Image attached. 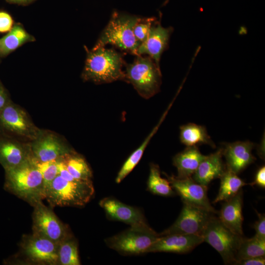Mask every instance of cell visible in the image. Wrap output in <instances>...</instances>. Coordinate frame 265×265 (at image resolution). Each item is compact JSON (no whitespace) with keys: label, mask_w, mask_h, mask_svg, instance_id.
<instances>
[{"label":"cell","mask_w":265,"mask_h":265,"mask_svg":"<svg viewBox=\"0 0 265 265\" xmlns=\"http://www.w3.org/2000/svg\"><path fill=\"white\" fill-rule=\"evenodd\" d=\"M13 20L6 12L0 11V33L9 31L13 26Z\"/></svg>","instance_id":"1f68e13d"},{"label":"cell","mask_w":265,"mask_h":265,"mask_svg":"<svg viewBox=\"0 0 265 265\" xmlns=\"http://www.w3.org/2000/svg\"><path fill=\"white\" fill-rule=\"evenodd\" d=\"M32 214V234L58 243L72 235L52 209L42 201L35 204Z\"/></svg>","instance_id":"ba28073f"},{"label":"cell","mask_w":265,"mask_h":265,"mask_svg":"<svg viewBox=\"0 0 265 265\" xmlns=\"http://www.w3.org/2000/svg\"><path fill=\"white\" fill-rule=\"evenodd\" d=\"M99 205L109 219L121 221L130 226L148 225L139 209L126 205L114 198H104L100 200Z\"/></svg>","instance_id":"5bb4252c"},{"label":"cell","mask_w":265,"mask_h":265,"mask_svg":"<svg viewBox=\"0 0 265 265\" xmlns=\"http://www.w3.org/2000/svg\"><path fill=\"white\" fill-rule=\"evenodd\" d=\"M34 39L21 25H14L5 35L0 38V58L6 56L23 44L32 42Z\"/></svg>","instance_id":"7402d4cb"},{"label":"cell","mask_w":265,"mask_h":265,"mask_svg":"<svg viewBox=\"0 0 265 265\" xmlns=\"http://www.w3.org/2000/svg\"><path fill=\"white\" fill-rule=\"evenodd\" d=\"M169 0H166L163 4V5H165L168 2Z\"/></svg>","instance_id":"74e56055"},{"label":"cell","mask_w":265,"mask_h":265,"mask_svg":"<svg viewBox=\"0 0 265 265\" xmlns=\"http://www.w3.org/2000/svg\"><path fill=\"white\" fill-rule=\"evenodd\" d=\"M8 2L18 4H26L34 1V0H5Z\"/></svg>","instance_id":"8d00e7d4"},{"label":"cell","mask_w":265,"mask_h":265,"mask_svg":"<svg viewBox=\"0 0 265 265\" xmlns=\"http://www.w3.org/2000/svg\"><path fill=\"white\" fill-rule=\"evenodd\" d=\"M202 236L204 241L219 253L225 264H234L243 236L232 232L214 215L208 222Z\"/></svg>","instance_id":"52a82bcc"},{"label":"cell","mask_w":265,"mask_h":265,"mask_svg":"<svg viewBox=\"0 0 265 265\" xmlns=\"http://www.w3.org/2000/svg\"><path fill=\"white\" fill-rule=\"evenodd\" d=\"M180 138L181 142L187 147L207 144L212 148L215 147L206 128L194 123H188L180 127Z\"/></svg>","instance_id":"603a6c76"},{"label":"cell","mask_w":265,"mask_h":265,"mask_svg":"<svg viewBox=\"0 0 265 265\" xmlns=\"http://www.w3.org/2000/svg\"><path fill=\"white\" fill-rule=\"evenodd\" d=\"M220 186L218 193L213 203L226 201L236 195L241 188L247 184L237 174L226 169L220 177Z\"/></svg>","instance_id":"cb8c5ba5"},{"label":"cell","mask_w":265,"mask_h":265,"mask_svg":"<svg viewBox=\"0 0 265 265\" xmlns=\"http://www.w3.org/2000/svg\"><path fill=\"white\" fill-rule=\"evenodd\" d=\"M163 174L183 202L202 208L214 214L218 213L208 199V186L198 183L192 177L180 179L173 175Z\"/></svg>","instance_id":"8fae6325"},{"label":"cell","mask_w":265,"mask_h":265,"mask_svg":"<svg viewBox=\"0 0 265 265\" xmlns=\"http://www.w3.org/2000/svg\"><path fill=\"white\" fill-rule=\"evenodd\" d=\"M204 242L202 236L172 234L159 237L150 246L146 253L171 252L185 254Z\"/></svg>","instance_id":"4fadbf2b"},{"label":"cell","mask_w":265,"mask_h":265,"mask_svg":"<svg viewBox=\"0 0 265 265\" xmlns=\"http://www.w3.org/2000/svg\"><path fill=\"white\" fill-rule=\"evenodd\" d=\"M32 160L42 176L45 192L50 187L52 182L58 175L57 159L39 162L32 158Z\"/></svg>","instance_id":"f546056e"},{"label":"cell","mask_w":265,"mask_h":265,"mask_svg":"<svg viewBox=\"0 0 265 265\" xmlns=\"http://www.w3.org/2000/svg\"><path fill=\"white\" fill-rule=\"evenodd\" d=\"M0 132H1V130H0ZM1 135V134L0 133V136Z\"/></svg>","instance_id":"f35d334b"},{"label":"cell","mask_w":265,"mask_h":265,"mask_svg":"<svg viewBox=\"0 0 265 265\" xmlns=\"http://www.w3.org/2000/svg\"><path fill=\"white\" fill-rule=\"evenodd\" d=\"M166 113V112L163 114L160 121H159V123L154 128L153 131L147 137L142 144L129 156L126 161L124 162L116 176L115 179L116 183L119 184L121 183L137 164L143 155V152L147 146V144L149 142L151 138L156 132L159 126L165 116Z\"/></svg>","instance_id":"f1b7e54d"},{"label":"cell","mask_w":265,"mask_h":265,"mask_svg":"<svg viewBox=\"0 0 265 265\" xmlns=\"http://www.w3.org/2000/svg\"><path fill=\"white\" fill-rule=\"evenodd\" d=\"M94 193L92 182H72L58 175L46 192L45 199L52 207H81Z\"/></svg>","instance_id":"277c9868"},{"label":"cell","mask_w":265,"mask_h":265,"mask_svg":"<svg viewBox=\"0 0 265 265\" xmlns=\"http://www.w3.org/2000/svg\"><path fill=\"white\" fill-rule=\"evenodd\" d=\"M62 159L68 171L75 179L92 182V171L83 157L72 152L62 157Z\"/></svg>","instance_id":"d4e9b609"},{"label":"cell","mask_w":265,"mask_h":265,"mask_svg":"<svg viewBox=\"0 0 265 265\" xmlns=\"http://www.w3.org/2000/svg\"><path fill=\"white\" fill-rule=\"evenodd\" d=\"M136 57L132 63L126 64L124 81L132 84L140 96L148 99L159 91L160 67L149 56Z\"/></svg>","instance_id":"5b68a950"},{"label":"cell","mask_w":265,"mask_h":265,"mask_svg":"<svg viewBox=\"0 0 265 265\" xmlns=\"http://www.w3.org/2000/svg\"><path fill=\"white\" fill-rule=\"evenodd\" d=\"M148 190L152 193L162 196H171L174 191L167 179L162 178L159 166L151 163L147 183Z\"/></svg>","instance_id":"4316f807"},{"label":"cell","mask_w":265,"mask_h":265,"mask_svg":"<svg viewBox=\"0 0 265 265\" xmlns=\"http://www.w3.org/2000/svg\"><path fill=\"white\" fill-rule=\"evenodd\" d=\"M222 156V148L205 156L192 175V179L199 184L208 186L213 179L220 178L226 170Z\"/></svg>","instance_id":"ffe728a7"},{"label":"cell","mask_w":265,"mask_h":265,"mask_svg":"<svg viewBox=\"0 0 265 265\" xmlns=\"http://www.w3.org/2000/svg\"><path fill=\"white\" fill-rule=\"evenodd\" d=\"M10 102L7 92L0 81V111Z\"/></svg>","instance_id":"d590c367"},{"label":"cell","mask_w":265,"mask_h":265,"mask_svg":"<svg viewBox=\"0 0 265 265\" xmlns=\"http://www.w3.org/2000/svg\"><path fill=\"white\" fill-rule=\"evenodd\" d=\"M140 17L114 11L94 46L111 44L124 51L137 55L140 45L133 34V27Z\"/></svg>","instance_id":"3957f363"},{"label":"cell","mask_w":265,"mask_h":265,"mask_svg":"<svg viewBox=\"0 0 265 265\" xmlns=\"http://www.w3.org/2000/svg\"><path fill=\"white\" fill-rule=\"evenodd\" d=\"M250 185H256L263 188H265V167H260L256 173L255 179Z\"/></svg>","instance_id":"836d02e7"},{"label":"cell","mask_w":265,"mask_h":265,"mask_svg":"<svg viewBox=\"0 0 265 265\" xmlns=\"http://www.w3.org/2000/svg\"><path fill=\"white\" fill-rule=\"evenodd\" d=\"M159 236L149 225L130 226L125 231L106 239L105 242L120 254L140 255L146 253Z\"/></svg>","instance_id":"8992f818"},{"label":"cell","mask_w":265,"mask_h":265,"mask_svg":"<svg viewBox=\"0 0 265 265\" xmlns=\"http://www.w3.org/2000/svg\"><path fill=\"white\" fill-rule=\"evenodd\" d=\"M30 151L32 158L39 162L57 160L72 152L56 136L50 133L37 137Z\"/></svg>","instance_id":"e0dca14e"},{"label":"cell","mask_w":265,"mask_h":265,"mask_svg":"<svg viewBox=\"0 0 265 265\" xmlns=\"http://www.w3.org/2000/svg\"><path fill=\"white\" fill-rule=\"evenodd\" d=\"M124 64L122 54L115 50L94 46L87 51L82 77L97 84L124 80Z\"/></svg>","instance_id":"7a4b0ae2"},{"label":"cell","mask_w":265,"mask_h":265,"mask_svg":"<svg viewBox=\"0 0 265 265\" xmlns=\"http://www.w3.org/2000/svg\"><path fill=\"white\" fill-rule=\"evenodd\" d=\"M265 264V256L257 257L242 260L235 264V265H264Z\"/></svg>","instance_id":"e575fe53"},{"label":"cell","mask_w":265,"mask_h":265,"mask_svg":"<svg viewBox=\"0 0 265 265\" xmlns=\"http://www.w3.org/2000/svg\"><path fill=\"white\" fill-rule=\"evenodd\" d=\"M265 255V239L255 235L250 238L243 237L237 250L234 264L242 260Z\"/></svg>","instance_id":"484cf974"},{"label":"cell","mask_w":265,"mask_h":265,"mask_svg":"<svg viewBox=\"0 0 265 265\" xmlns=\"http://www.w3.org/2000/svg\"><path fill=\"white\" fill-rule=\"evenodd\" d=\"M0 130L5 133L28 137L36 134L26 112L11 102L0 111Z\"/></svg>","instance_id":"7c38bea8"},{"label":"cell","mask_w":265,"mask_h":265,"mask_svg":"<svg viewBox=\"0 0 265 265\" xmlns=\"http://www.w3.org/2000/svg\"><path fill=\"white\" fill-rule=\"evenodd\" d=\"M258 219L255 222L253 228L255 230V236L262 239H265V215L256 212Z\"/></svg>","instance_id":"d6a6232c"},{"label":"cell","mask_w":265,"mask_h":265,"mask_svg":"<svg viewBox=\"0 0 265 265\" xmlns=\"http://www.w3.org/2000/svg\"><path fill=\"white\" fill-rule=\"evenodd\" d=\"M4 170L5 190L32 206L45 199L42 176L32 158L18 166Z\"/></svg>","instance_id":"6da1fadb"},{"label":"cell","mask_w":265,"mask_h":265,"mask_svg":"<svg viewBox=\"0 0 265 265\" xmlns=\"http://www.w3.org/2000/svg\"><path fill=\"white\" fill-rule=\"evenodd\" d=\"M155 21V18L153 17H140L135 24L133 27V34L135 38L140 44L146 39L150 28Z\"/></svg>","instance_id":"4dcf8cb0"},{"label":"cell","mask_w":265,"mask_h":265,"mask_svg":"<svg viewBox=\"0 0 265 265\" xmlns=\"http://www.w3.org/2000/svg\"><path fill=\"white\" fill-rule=\"evenodd\" d=\"M30 151L5 135L0 136V164L4 170L18 166L32 158Z\"/></svg>","instance_id":"ac0fdd59"},{"label":"cell","mask_w":265,"mask_h":265,"mask_svg":"<svg viewBox=\"0 0 265 265\" xmlns=\"http://www.w3.org/2000/svg\"><path fill=\"white\" fill-rule=\"evenodd\" d=\"M254 144L250 141H237L227 143L223 149L226 169L237 174L256 160L252 151Z\"/></svg>","instance_id":"2e32d148"},{"label":"cell","mask_w":265,"mask_h":265,"mask_svg":"<svg viewBox=\"0 0 265 265\" xmlns=\"http://www.w3.org/2000/svg\"><path fill=\"white\" fill-rule=\"evenodd\" d=\"M243 192L241 189L231 198L225 201L219 212L218 218L232 232L243 236L242 208Z\"/></svg>","instance_id":"d6986e66"},{"label":"cell","mask_w":265,"mask_h":265,"mask_svg":"<svg viewBox=\"0 0 265 265\" xmlns=\"http://www.w3.org/2000/svg\"><path fill=\"white\" fill-rule=\"evenodd\" d=\"M182 211L175 222L160 236L172 234L201 235L211 218L214 215L202 208L183 202Z\"/></svg>","instance_id":"9c48e42d"},{"label":"cell","mask_w":265,"mask_h":265,"mask_svg":"<svg viewBox=\"0 0 265 265\" xmlns=\"http://www.w3.org/2000/svg\"><path fill=\"white\" fill-rule=\"evenodd\" d=\"M173 30L172 27H164L156 20L150 28L146 39L139 45L137 55L147 54L159 66L161 55L168 47Z\"/></svg>","instance_id":"9a60e30c"},{"label":"cell","mask_w":265,"mask_h":265,"mask_svg":"<svg viewBox=\"0 0 265 265\" xmlns=\"http://www.w3.org/2000/svg\"><path fill=\"white\" fill-rule=\"evenodd\" d=\"M205 156L196 146L187 147L176 154L173 159V165L177 168L178 178L191 177Z\"/></svg>","instance_id":"44dd1931"},{"label":"cell","mask_w":265,"mask_h":265,"mask_svg":"<svg viewBox=\"0 0 265 265\" xmlns=\"http://www.w3.org/2000/svg\"><path fill=\"white\" fill-rule=\"evenodd\" d=\"M20 246L24 255L32 263L58 265V243L32 234L23 236Z\"/></svg>","instance_id":"30bf717a"},{"label":"cell","mask_w":265,"mask_h":265,"mask_svg":"<svg viewBox=\"0 0 265 265\" xmlns=\"http://www.w3.org/2000/svg\"><path fill=\"white\" fill-rule=\"evenodd\" d=\"M58 265H81L77 240L72 234L58 243Z\"/></svg>","instance_id":"83f0119b"}]
</instances>
